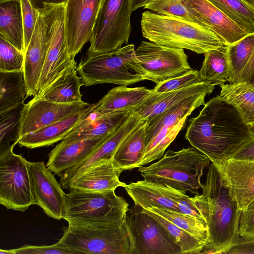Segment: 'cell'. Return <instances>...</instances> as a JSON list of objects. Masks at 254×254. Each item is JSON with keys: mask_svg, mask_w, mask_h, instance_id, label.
I'll return each instance as SVG.
<instances>
[{"mask_svg": "<svg viewBox=\"0 0 254 254\" xmlns=\"http://www.w3.org/2000/svg\"><path fill=\"white\" fill-rule=\"evenodd\" d=\"M253 137L250 126L233 104L218 95L189 120L185 138L215 164L229 159Z\"/></svg>", "mask_w": 254, "mask_h": 254, "instance_id": "6da1fadb", "label": "cell"}, {"mask_svg": "<svg viewBox=\"0 0 254 254\" xmlns=\"http://www.w3.org/2000/svg\"><path fill=\"white\" fill-rule=\"evenodd\" d=\"M202 193L191 197L207 224L208 238L200 254H224L239 238L242 211L232 199L215 165L210 163Z\"/></svg>", "mask_w": 254, "mask_h": 254, "instance_id": "7a4b0ae2", "label": "cell"}, {"mask_svg": "<svg viewBox=\"0 0 254 254\" xmlns=\"http://www.w3.org/2000/svg\"><path fill=\"white\" fill-rule=\"evenodd\" d=\"M140 24L143 37L163 46L200 54L225 45L218 35L204 27L149 10L142 13Z\"/></svg>", "mask_w": 254, "mask_h": 254, "instance_id": "3957f363", "label": "cell"}, {"mask_svg": "<svg viewBox=\"0 0 254 254\" xmlns=\"http://www.w3.org/2000/svg\"><path fill=\"white\" fill-rule=\"evenodd\" d=\"M210 162L192 146L177 151L169 150L157 162L138 171L144 180L198 194V189L203 187L201 177Z\"/></svg>", "mask_w": 254, "mask_h": 254, "instance_id": "277c9868", "label": "cell"}, {"mask_svg": "<svg viewBox=\"0 0 254 254\" xmlns=\"http://www.w3.org/2000/svg\"><path fill=\"white\" fill-rule=\"evenodd\" d=\"M76 69L85 86L104 83L127 86L144 80L145 74L133 44L104 53H87Z\"/></svg>", "mask_w": 254, "mask_h": 254, "instance_id": "5b68a950", "label": "cell"}, {"mask_svg": "<svg viewBox=\"0 0 254 254\" xmlns=\"http://www.w3.org/2000/svg\"><path fill=\"white\" fill-rule=\"evenodd\" d=\"M115 190L101 191L72 190L65 194L62 218L68 224L100 225L126 219L128 203Z\"/></svg>", "mask_w": 254, "mask_h": 254, "instance_id": "8992f818", "label": "cell"}, {"mask_svg": "<svg viewBox=\"0 0 254 254\" xmlns=\"http://www.w3.org/2000/svg\"><path fill=\"white\" fill-rule=\"evenodd\" d=\"M58 242L76 254H131L133 246L126 219L100 225L68 224Z\"/></svg>", "mask_w": 254, "mask_h": 254, "instance_id": "52a82bcc", "label": "cell"}, {"mask_svg": "<svg viewBox=\"0 0 254 254\" xmlns=\"http://www.w3.org/2000/svg\"><path fill=\"white\" fill-rule=\"evenodd\" d=\"M132 11V0H102L87 53L109 52L127 44Z\"/></svg>", "mask_w": 254, "mask_h": 254, "instance_id": "ba28073f", "label": "cell"}, {"mask_svg": "<svg viewBox=\"0 0 254 254\" xmlns=\"http://www.w3.org/2000/svg\"><path fill=\"white\" fill-rule=\"evenodd\" d=\"M128 211L126 223L133 246L131 254H181L163 226L141 207L134 204Z\"/></svg>", "mask_w": 254, "mask_h": 254, "instance_id": "9c48e42d", "label": "cell"}, {"mask_svg": "<svg viewBox=\"0 0 254 254\" xmlns=\"http://www.w3.org/2000/svg\"><path fill=\"white\" fill-rule=\"evenodd\" d=\"M13 149L0 155V203L24 212L34 204L28 161Z\"/></svg>", "mask_w": 254, "mask_h": 254, "instance_id": "30bf717a", "label": "cell"}, {"mask_svg": "<svg viewBox=\"0 0 254 254\" xmlns=\"http://www.w3.org/2000/svg\"><path fill=\"white\" fill-rule=\"evenodd\" d=\"M135 54L145 73L143 79L152 81L156 85L192 69L183 49L143 41L135 50Z\"/></svg>", "mask_w": 254, "mask_h": 254, "instance_id": "8fae6325", "label": "cell"}, {"mask_svg": "<svg viewBox=\"0 0 254 254\" xmlns=\"http://www.w3.org/2000/svg\"><path fill=\"white\" fill-rule=\"evenodd\" d=\"M56 7L39 12L35 29L24 53L23 72L28 91L27 97L37 95L52 37Z\"/></svg>", "mask_w": 254, "mask_h": 254, "instance_id": "7c38bea8", "label": "cell"}, {"mask_svg": "<svg viewBox=\"0 0 254 254\" xmlns=\"http://www.w3.org/2000/svg\"><path fill=\"white\" fill-rule=\"evenodd\" d=\"M65 5L57 6L55 8L50 44L36 96L41 94L65 71L76 65L68 53Z\"/></svg>", "mask_w": 254, "mask_h": 254, "instance_id": "4fadbf2b", "label": "cell"}, {"mask_svg": "<svg viewBox=\"0 0 254 254\" xmlns=\"http://www.w3.org/2000/svg\"><path fill=\"white\" fill-rule=\"evenodd\" d=\"M102 0H68L65 25L68 53L74 59L90 41Z\"/></svg>", "mask_w": 254, "mask_h": 254, "instance_id": "5bb4252c", "label": "cell"}, {"mask_svg": "<svg viewBox=\"0 0 254 254\" xmlns=\"http://www.w3.org/2000/svg\"><path fill=\"white\" fill-rule=\"evenodd\" d=\"M90 106V104L83 101L60 103L34 96L25 104L21 112L20 138L25 134L84 110Z\"/></svg>", "mask_w": 254, "mask_h": 254, "instance_id": "9a60e30c", "label": "cell"}, {"mask_svg": "<svg viewBox=\"0 0 254 254\" xmlns=\"http://www.w3.org/2000/svg\"><path fill=\"white\" fill-rule=\"evenodd\" d=\"M33 204L39 206L49 217L63 219L65 193L62 185L43 161H28Z\"/></svg>", "mask_w": 254, "mask_h": 254, "instance_id": "2e32d148", "label": "cell"}, {"mask_svg": "<svg viewBox=\"0 0 254 254\" xmlns=\"http://www.w3.org/2000/svg\"><path fill=\"white\" fill-rule=\"evenodd\" d=\"M214 165L231 197L243 210L254 199V162L230 158Z\"/></svg>", "mask_w": 254, "mask_h": 254, "instance_id": "e0dca14e", "label": "cell"}, {"mask_svg": "<svg viewBox=\"0 0 254 254\" xmlns=\"http://www.w3.org/2000/svg\"><path fill=\"white\" fill-rule=\"evenodd\" d=\"M146 120L136 113L130 114L127 119L112 134L105 140L89 156L60 176L63 188L97 162L112 158L117 148L123 140L134 129Z\"/></svg>", "mask_w": 254, "mask_h": 254, "instance_id": "ac0fdd59", "label": "cell"}, {"mask_svg": "<svg viewBox=\"0 0 254 254\" xmlns=\"http://www.w3.org/2000/svg\"><path fill=\"white\" fill-rule=\"evenodd\" d=\"M107 138H65L49 153L46 166L60 177L66 170L89 156Z\"/></svg>", "mask_w": 254, "mask_h": 254, "instance_id": "d6986e66", "label": "cell"}, {"mask_svg": "<svg viewBox=\"0 0 254 254\" xmlns=\"http://www.w3.org/2000/svg\"><path fill=\"white\" fill-rule=\"evenodd\" d=\"M201 19L203 26L218 35L224 44L236 43L249 35L208 0H185Z\"/></svg>", "mask_w": 254, "mask_h": 254, "instance_id": "ffe728a7", "label": "cell"}, {"mask_svg": "<svg viewBox=\"0 0 254 254\" xmlns=\"http://www.w3.org/2000/svg\"><path fill=\"white\" fill-rule=\"evenodd\" d=\"M122 172L115 166L112 158L103 159L72 180L64 189L92 191L115 190L126 185L119 180Z\"/></svg>", "mask_w": 254, "mask_h": 254, "instance_id": "44dd1931", "label": "cell"}, {"mask_svg": "<svg viewBox=\"0 0 254 254\" xmlns=\"http://www.w3.org/2000/svg\"><path fill=\"white\" fill-rule=\"evenodd\" d=\"M131 113L130 112L98 113L91 110V105L79 125L65 138H107L121 126Z\"/></svg>", "mask_w": 254, "mask_h": 254, "instance_id": "7402d4cb", "label": "cell"}, {"mask_svg": "<svg viewBox=\"0 0 254 254\" xmlns=\"http://www.w3.org/2000/svg\"><path fill=\"white\" fill-rule=\"evenodd\" d=\"M214 89V85L201 82L184 89L164 92H153L139 105L132 111L142 119L147 120L156 116L180 101L195 95L210 94Z\"/></svg>", "mask_w": 254, "mask_h": 254, "instance_id": "603a6c76", "label": "cell"}, {"mask_svg": "<svg viewBox=\"0 0 254 254\" xmlns=\"http://www.w3.org/2000/svg\"><path fill=\"white\" fill-rule=\"evenodd\" d=\"M87 109L62 120L22 136L18 142L28 148L48 146L64 139L79 125L87 113Z\"/></svg>", "mask_w": 254, "mask_h": 254, "instance_id": "cb8c5ba5", "label": "cell"}, {"mask_svg": "<svg viewBox=\"0 0 254 254\" xmlns=\"http://www.w3.org/2000/svg\"><path fill=\"white\" fill-rule=\"evenodd\" d=\"M144 86L129 88L120 85L110 90L91 110L100 113L130 112L142 103L152 92Z\"/></svg>", "mask_w": 254, "mask_h": 254, "instance_id": "d4e9b609", "label": "cell"}, {"mask_svg": "<svg viewBox=\"0 0 254 254\" xmlns=\"http://www.w3.org/2000/svg\"><path fill=\"white\" fill-rule=\"evenodd\" d=\"M207 94H199L187 97L171 106L160 114L146 121L145 146L164 127H172L201 105Z\"/></svg>", "mask_w": 254, "mask_h": 254, "instance_id": "484cf974", "label": "cell"}, {"mask_svg": "<svg viewBox=\"0 0 254 254\" xmlns=\"http://www.w3.org/2000/svg\"><path fill=\"white\" fill-rule=\"evenodd\" d=\"M124 188L134 204L143 208L156 207L181 213L178 206L167 195L164 184L144 179L126 184Z\"/></svg>", "mask_w": 254, "mask_h": 254, "instance_id": "4316f807", "label": "cell"}, {"mask_svg": "<svg viewBox=\"0 0 254 254\" xmlns=\"http://www.w3.org/2000/svg\"><path fill=\"white\" fill-rule=\"evenodd\" d=\"M146 121L123 140L113 156L115 166L122 172L137 168L141 161L145 148Z\"/></svg>", "mask_w": 254, "mask_h": 254, "instance_id": "83f0119b", "label": "cell"}, {"mask_svg": "<svg viewBox=\"0 0 254 254\" xmlns=\"http://www.w3.org/2000/svg\"><path fill=\"white\" fill-rule=\"evenodd\" d=\"M0 35L25 53L21 0H0Z\"/></svg>", "mask_w": 254, "mask_h": 254, "instance_id": "f1b7e54d", "label": "cell"}, {"mask_svg": "<svg viewBox=\"0 0 254 254\" xmlns=\"http://www.w3.org/2000/svg\"><path fill=\"white\" fill-rule=\"evenodd\" d=\"M77 66H72L57 79L41 94L35 96L60 103L81 101L80 88L83 85L77 75Z\"/></svg>", "mask_w": 254, "mask_h": 254, "instance_id": "f546056e", "label": "cell"}, {"mask_svg": "<svg viewBox=\"0 0 254 254\" xmlns=\"http://www.w3.org/2000/svg\"><path fill=\"white\" fill-rule=\"evenodd\" d=\"M27 93L23 70L0 71V114L24 103Z\"/></svg>", "mask_w": 254, "mask_h": 254, "instance_id": "4dcf8cb0", "label": "cell"}, {"mask_svg": "<svg viewBox=\"0 0 254 254\" xmlns=\"http://www.w3.org/2000/svg\"><path fill=\"white\" fill-rule=\"evenodd\" d=\"M220 86L219 95L237 108L246 124L254 125V85L242 82Z\"/></svg>", "mask_w": 254, "mask_h": 254, "instance_id": "1f68e13d", "label": "cell"}, {"mask_svg": "<svg viewBox=\"0 0 254 254\" xmlns=\"http://www.w3.org/2000/svg\"><path fill=\"white\" fill-rule=\"evenodd\" d=\"M227 48L228 46L224 45L204 54V59L199 71L202 82L220 85L228 81L230 64Z\"/></svg>", "mask_w": 254, "mask_h": 254, "instance_id": "d6a6232c", "label": "cell"}, {"mask_svg": "<svg viewBox=\"0 0 254 254\" xmlns=\"http://www.w3.org/2000/svg\"><path fill=\"white\" fill-rule=\"evenodd\" d=\"M254 52V33L228 46L227 55L230 64L228 82L230 83H239L241 73Z\"/></svg>", "mask_w": 254, "mask_h": 254, "instance_id": "836d02e7", "label": "cell"}, {"mask_svg": "<svg viewBox=\"0 0 254 254\" xmlns=\"http://www.w3.org/2000/svg\"><path fill=\"white\" fill-rule=\"evenodd\" d=\"M248 34L254 33V8L242 0H208Z\"/></svg>", "mask_w": 254, "mask_h": 254, "instance_id": "e575fe53", "label": "cell"}, {"mask_svg": "<svg viewBox=\"0 0 254 254\" xmlns=\"http://www.w3.org/2000/svg\"><path fill=\"white\" fill-rule=\"evenodd\" d=\"M188 117H184L173 126L164 127L159 131L145 146L143 157L137 168L145 166L163 156L167 148L184 127Z\"/></svg>", "mask_w": 254, "mask_h": 254, "instance_id": "d590c367", "label": "cell"}, {"mask_svg": "<svg viewBox=\"0 0 254 254\" xmlns=\"http://www.w3.org/2000/svg\"><path fill=\"white\" fill-rule=\"evenodd\" d=\"M24 105L23 103L0 114V155L13 149L19 141L21 112Z\"/></svg>", "mask_w": 254, "mask_h": 254, "instance_id": "8d00e7d4", "label": "cell"}, {"mask_svg": "<svg viewBox=\"0 0 254 254\" xmlns=\"http://www.w3.org/2000/svg\"><path fill=\"white\" fill-rule=\"evenodd\" d=\"M143 8L204 27L198 15L186 3L185 0H153L146 4Z\"/></svg>", "mask_w": 254, "mask_h": 254, "instance_id": "74e56055", "label": "cell"}, {"mask_svg": "<svg viewBox=\"0 0 254 254\" xmlns=\"http://www.w3.org/2000/svg\"><path fill=\"white\" fill-rule=\"evenodd\" d=\"M165 218L205 244L208 238L206 222L198 218L173 211L151 207L145 208Z\"/></svg>", "mask_w": 254, "mask_h": 254, "instance_id": "f35d334b", "label": "cell"}, {"mask_svg": "<svg viewBox=\"0 0 254 254\" xmlns=\"http://www.w3.org/2000/svg\"><path fill=\"white\" fill-rule=\"evenodd\" d=\"M143 209L163 226L176 243L180 247L181 254H200L205 245L204 243L165 218L146 209Z\"/></svg>", "mask_w": 254, "mask_h": 254, "instance_id": "ab89813d", "label": "cell"}, {"mask_svg": "<svg viewBox=\"0 0 254 254\" xmlns=\"http://www.w3.org/2000/svg\"><path fill=\"white\" fill-rule=\"evenodd\" d=\"M24 53L0 35V71L23 70Z\"/></svg>", "mask_w": 254, "mask_h": 254, "instance_id": "60d3db41", "label": "cell"}, {"mask_svg": "<svg viewBox=\"0 0 254 254\" xmlns=\"http://www.w3.org/2000/svg\"><path fill=\"white\" fill-rule=\"evenodd\" d=\"M164 185L167 195L178 206L181 213L205 222L204 218L197 208L191 197L187 195L185 191L166 184Z\"/></svg>", "mask_w": 254, "mask_h": 254, "instance_id": "b9f144b4", "label": "cell"}, {"mask_svg": "<svg viewBox=\"0 0 254 254\" xmlns=\"http://www.w3.org/2000/svg\"><path fill=\"white\" fill-rule=\"evenodd\" d=\"M203 82L201 81L199 71L192 69L180 76L169 79L158 85L153 89L156 93L167 92L184 89Z\"/></svg>", "mask_w": 254, "mask_h": 254, "instance_id": "7bdbcfd3", "label": "cell"}, {"mask_svg": "<svg viewBox=\"0 0 254 254\" xmlns=\"http://www.w3.org/2000/svg\"><path fill=\"white\" fill-rule=\"evenodd\" d=\"M21 2L25 51L35 29L39 11L32 7L29 0H21Z\"/></svg>", "mask_w": 254, "mask_h": 254, "instance_id": "ee69618b", "label": "cell"}, {"mask_svg": "<svg viewBox=\"0 0 254 254\" xmlns=\"http://www.w3.org/2000/svg\"><path fill=\"white\" fill-rule=\"evenodd\" d=\"M11 251L12 254H76L58 242L51 245H25L20 248L11 249Z\"/></svg>", "mask_w": 254, "mask_h": 254, "instance_id": "f6af8a7d", "label": "cell"}, {"mask_svg": "<svg viewBox=\"0 0 254 254\" xmlns=\"http://www.w3.org/2000/svg\"><path fill=\"white\" fill-rule=\"evenodd\" d=\"M239 235L245 239L254 238V199L241 212Z\"/></svg>", "mask_w": 254, "mask_h": 254, "instance_id": "bcb514c9", "label": "cell"}, {"mask_svg": "<svg viewBox=\"0 0 254 254\" xmlns=\"http://www.w3.org/2000/svg\"><path fill=\"white\" fill-rule=\"evenodd\" d=\"M225 254H254V238L245 239L239 237L238 240L229 247Z\"/></svg>", "mask_w": 254, "mask_h": 254, "instance_id": "7dc6e473", "label": "cell"}, {"mask_svg": "<svg viewBox=\"0 0 254 254\" xmlns=\"http://www.w3.org/2000/svg\"><path fill=\"white\" fill-rule=\"evenodd\" d=\"M231 158L254 162V138L247 142Z\"/></svg>", "mask_w": 254, "mask_h": 254, "instance_id": "c3c4849f", "label": "cell"}, {"mask_svg": "<svg viewBox=\"0 0 254 254\" xmlns=\"http://www.w3.org/2000/svg\"><path fill=\"white\" fill-rule=\"evenodd\" d=\"M32 7L38 11L55 6L65 5L68 0H29Z\"/></svg>", "mask_w": 254, "mask_h": 254, "instance_id": "681fc988", "label": "cell"}, {"mask_svg": "<svg viewBox=\"0 0 254 254\" xmlns=\"http://www.w3.org/2000/svg\"><path fill=\"white\" fill-rule=\"evenodd\" d=\"M242 82L254 85V52L241 73L239 83Z\"/></svg>", "mask_w": 254, "mask_h": 254, "instance_id": "f907efd6", "label": "cell"}, {"mask_svg": "<svg viewBox=\"0 0 254 254\" xmlns=\"http://www.w3.org/2000/svg\"><path fill=\"white\" fill-rule=\"evenodd\" d=\"M153 0H132V10L134 11L143 7L148 2Z\"/></svg>", "mask_w": 254, "mask_h": 254, "instance_id": "816d5d0a", "label": "cell"}, {"mask_svg": "<svg viewBox=\"0 0 254 254\" xmlns=\"http://www.w3.org/2000/svg\"><path fill=\"white\" fill-rule=\"evenodd\" d=\"M0 254H12L11 250H0Z\"/></svg>", "mask_w": 254, "mask_h": 254, "instance_id": "f5cc1de1", "label": "cell"}, {"mask_svg": "<svg viewBox=\"0 0 254 254\" xmlns=\"http://www.w3.org/2000/svg\"><path fill=\"white\" fill-rule=\"evenodd\" d=\"M254 8V0H242Z\"/></svg>", "mask_w": 254, "mask_h": 254, "instance_id": "db71d44e", "label": "cell"}, {"mask_svg": "<svg viewBox=\"0 0 254 254\" xmlns=\"http://www.w3.org/2000/svg\"><path fill=\"white\" fill-rule=\"evenodd\" d=\"M251 131L253 138H254V125L250 126Z\"/></svg>", "mask_w": 254, "mask_h": 254, "instance_id": "11a10c76", "label": "cell"}]
</instances>
